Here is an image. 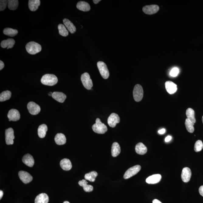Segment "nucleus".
<instances>
[{"label": "nucleus", "instance_id": "obj_1", "mask_svg": "<svg viewBox=\"0 0 203 203\" xmlns=\"http://www.w3.org/2000/svg\"><path fill=\"white\" fill-rule=\"evenodd\" d=\"M58 81L57 77L53 74H46L43 76L41 80V82L43 84L50 86L56 84Z\"/></svg>", "mask_w": 203, "mask_h": 203}, {"label": "nucleus", "instance_id": "obj_2", "mask_svg": "<svg viewBox=\"0 0 203 203\" xmlns=\"http://www.w3.org/2000/svg\"><path fill=\"white\" fill-rule=\"evenodd\" d=\"M26 49L28 53L31 55H35L41 51L42 46L37 43L31 42L27 44Z\"/></svg>", "mask_w": 203, "mask_h": 203}, {"label": "nucleus", "instance_id": "obj_3", "mask_svg": "<svg viewBox=\"0 0 203 203\" xmlns=\"http://www.w3.org/2000/svg\"><path fill=\"white\" fill-rule=\"evenodd\" d=\"M92 128L95 132L99 134H104L108 130L107 126L102 122L99 118L96 119V123L93 125Z\"/></svg>", "mask_w": 203, "mask_h": 203}, {"label": "nucleus", "instance_id": "obj_4", "mask_svg": "<svg viewBox=\"0 0 203 203\" xmlns=\"http://www.w3.org/2000/svg\"><path fill=\"white\" fill-rule=\"evenodd\" d=\"M133 94L135 101L139 102L142 100L143 96V90L140 85L137 84L135 86Z\"/></svg>", "mask_w": 203, "mask_h": 203}, {"label": "nucleus", "instance_id": "obj_5", "mask_svg": "<svg viewBox=\"0 0 203 203\" xmlns=\"http://www.w3.org/2000/svg\"><path fill=\"white\" fill-rule=\"evenodd\" d=\"M81 81L82 84L87 90L91 89L93 86L92 81L90 78L89 74L87 73H85L81 76Z\"/></svg>", "mask_w": 203, "mask_h": 203}, {"label": "nucleus", "instance_id": "obj_6", "mask_svg": "<svg viewBox=\"0 0 203 203\" xmlns=\"http://www.w3.org/2000/svg\"><path fill=\"white\" fill-rule=\"evenodd\" d=\"M97 66L98 69L102 77L104 79L108 78L109 73L107 65L102 61H99L97 63Z\"/></svg>", "mask_w": 203, "mask_h": 203}, {"label": "nucleus", "instance_id": "obj_7", "mask_svg": "<svg viewBox=\"0 0 203 203\" xmlns=\"http://www.w3.org/2000/svg\"><path fill=\"white\" fill-rule=\"evenodd\" d=\"M141 169V166L139 165L130 168L125 173L124 175V178L128 179L130 178L131 177L137 174L140 171Z\"/></svg>", "mask_w": 203, "mask_h": 203}, {"label": "nucleus", "instance_id": "obj_8", "mask_svg": "<svg viewBox=\"0 0 203 203\" xmlns=\"http://www.w3.org/2000/svg\"><path fill=\"white\" fill-rule=\"evenodd\" d=\"M120 122V117L116 113H112L108 119V123L111 127L115 128L117 124L119 123Z\"/></svg>", "mask_w": 203, "mask_h": 203}, {"label": "nucleus", "instance_id": "obj_9", "mask_svg": "<svg viewBox=\"0 0 203 203\" xmlns=\"http://www.w3.org/2000/svg\"><path fill=\"white\" fill-rule=\"evenodd\" d=\"M5 140L7 145H12L14 143L15 139L14 131L12 128H8L5 130Z\"/></svg>", "mask_w": 203, "mask_h": 203}, {"label": "nucleus", "instance_id": "obj_10", "mask_svg": "<svg viewBox=\"0 0 203 203\" xmlns=\"http://www.w3.org/2000/svg\"><path fill=\"white\" fill-rule=\"evenodd\" d=\"M27 108L29 113L32 115H36L40 112V107L33 102H30L28 103Z\"/></svg>", "mask_w": 203, "mask_h": 203}, {"label": "nucleus", "instance_id": "obj_11", "mask_svg": "<svg viewBox=\"0 0 203 203\" xmlns=\"http://www.w3.org/2000/svg\"><path fill=\"white\" fill-rule=\"evenodd\" d=\"M159 9L158 6L155 5L145 6L143 8V11L144 13L148 15H153L157 13Z\"/></svg>", "mask_w": 203, "mask_h": 203}, {"label": "nucleus", "instance_id": "obj_12", "mask_svg": "<svg viewBox=\"0 0 203 203\" xmlns=\"http://www.w3.org/2000/svg\"><path fill=\"white\" fill-rule=\"evenodd\" d=\"M19 176L20 180L25 184L29 183L33 180V177L31 174L25 171H19Z\"/></svg>", "mask_w": 203, "mask_h": 203}, {"label": "nucleus", "instance_id": "obj_13", "mask_svg": "<svg viewBox=\"0 0 203 203\" xmlns=\"http://www.w3.org/2000/svg\"><path fill=\"white\" fill-rule=\"evenodd\" d=\"M9 119L12 121H17L20 119V115L19 112L17 109H12L9 111L8 114Z\"/></svg>", "mask_w": 203, "mask_h": 203}, {"label": "nucleus", "instance_id": "obj_14", "mask_svg": "<svg viewBox=\"0 0 203 203\" xmlns=\"http://www.w3.org/2000/svg\"><path fill=\"white\" fill-rule=\"evenodd\" d=\"M181 178L182 181L184 182H188L190 181L191 176V170L188 167H184L182 170Z\"/></svg>", "mask_w": 203, "mask_h": 203}, {"label": "nucleus", "instance_id": "obj_15", "mask_svg": "<svg viewBox=\"0 0 203 203\" xmlns=\"http://www.w3.org/2000/svg\"><path fill=\"white\" fill-rule=\"evenodd\" d=\"M165 87L167 92L170 94H174L177 90V85L170 81L166 82Z\"/></svg>", "mask_w": 203, "mask_h": 203}, {"label": "nucleus", "instance_id": "obj_16", "mask_svg": "<svg viewBox=\"0 0 203 203\" xmlns=\"http://www.w3.org/2000/svg\"><path fill=\"white\" fill-rule=\"evenodd\" d=\"M161 179V176L160 174H155L147 177L146 179V182L149 184H155L159 182Z\"/></svg>", "mask_w": 203, "mask_h": 203}, {"label": "nucleus", "instance_id": "obj_17", "mask_svg": "<svg viewBox=\"0 0 203 203\" xmlns=\"http://www.w3.org/2000/svg\"><path fill=\"white\" fill-rule=\"evenodd\" d=\"M22 161L26 165L29 167H32L34 165V160L32 155L29 154H27L22 158Z\"/></svg>", "mask_w": 203, "mask_h": 203}, {"label": "nucleus", "instance_id": "obj_18", "mask_svg": "<svg viewBox=\"0 0 203 203\" xmlns=\"http://www.w3.org/2000/svg\"><path fill=\"white\" fill-rule=\"evenodd\" d=\"M60 165L62 169L64 170H70L72 168V164L70 160L67 158H64L61 160L60 163Z\"/></svg>", "mask_w": 203, "mask_h": 203}, {"label": "nucleus", "instance_id": "obj_19", "mask_svg": "<svg viewBox=\"0 0 203 203\" xmlns=\"http://www.w3.org/2000/svg\"><path fill=\"white\" fill-rule=\"evenodd\" d=\"M49 198L46 193H42L38 195L35 200V203H48Z\"/></svg>", "mask_w": 203, "mask_h": 203}, {"label": "nucleus", "instance_id": "obj_20", "mask_svg": "<svg viewBox=\"0 0 203 203\" xmlns=\"http://www.w3.org/2000/svg\"><path fill=\"white\" fill-rule=\"evenodd\" d=\"M52 97L58 102L63 103L66 99V96L64 93L60 92H54Z\"/></svg>", "mask_w": 203, "mask_h": 203}, {"label": "nucleus", "instance_id": "obj_21", "mask_svg": "<svg viewBox=\"0 0 203 203\" xmlns=\"http://www.w3.org/2000/svg\"><path fill=\"white\" fill-rule=\"evenodd\" d=\"M65 26L71 34H74L76 31V28L74 26V24L70 21L68 19H64L63 20Z\"/></svg>", "mask_w": 203, "mask_h": 203}, {"label": "nucleus", "instance_id": "obj_22", "mask_svg": "<svg viewBox=\"0 0 203 203\" xmlns=\"http://www.w3.org/2000/svg\"><path fill=\"white\" fill-rule=\"evenodd\" d=\"M77 7L79 10L86 12L90 11V6L88 3L84 1H80L77 3Z\"/></svg>", "mask_w": 203, "mask_h": 203}, {"label": "nucleus", "instance_id": "obj_23", "mask_svg": "<svg viewBox=\"0 0 203 203\" xmlns=\"http://www.w3.org/2000/svg\"><path fill=\"white\" fill-rule=\"evenodd\" d=\"M135 150L138 154L143 155L145 154L147 152L146 147L142 143H139L136 146Z\"/></svg>", "mask_w": 203, "mask_h": 203}, {"label": "nucleus", "instance_id": "obj_24", "mask_svg": "<svg viewBox=\"0 0 203 203\" xmlns=\"http://www.w3.org/2000/svg\"><path fill=\"white\" fill-rule=\"evenodd\" d=\"M15 43V41L13 39H9L7 40H3L1 42V46L2 48L9 49L13 47Z\"/></svg>", "mask_w": 203, "mask_h": 203}, {"label": "nucleus", "instance_id": "obj_25", "mask_svg": "<svg viewBox=\"0 0 203 203\" xmlns=\"http://www.w3.org/2000/svg\"><path fill=\"white\" fill-rule=\"evenodd\" d=\"M55 141L57 145H63L66 143V139L64 134L62 133H58L55 136Z\"/></svg>", "mask_w": 203, "mask_h": 203}, {"label": "nucleus", "instance_id": "obj_26", "mask_svg": "<svg viewBox=\"0 0 203 203\" xmlns=\"http://www.w3.org/2000/svg\"><path fill=\"white\" fill-rule=\"evenodd\" d=\"M40 5V0H29L28 2V6L30 10L32 12H35L39 8Z\"/></svg>", "mask_w": 203, "mask_h": 203}, {"label": "nucleus", "instance_id": "obj_27", "mask_svg": "<svg viewBox=\"0 0 203 203\" xmlns=\"http://www.w3.org/2000/svg\"><path fill=\"white\" fill-rule=\"evenodd\" d=\"M78 184L80 186L83 188L84 190L87 192H90L93 191V188L91 185H88V182L86 180H82L79 182Z\"/></svg>", "mask_w": 203, "mask_h": 203}, {"label": "nucleus", "instance_id": "obj_28", "mask_svg": "<svg viewBox=\"0 0 203 203\" xmlns=\"http://www.w3.org/2000/svg\"><path fill=\"white\" fill-rule=\"evenodd\" d=\"M121 149L118 143L115 142L112 144V157H116L119 154Z\"/></svg>", "mask_w": 203, "mask_h": 203}, {"label": "nucleus", "instance_id": "obj_29", "mask_svg": "<svg viewBox=\"0 0 203 203\" xmlns=\"http://www.w3.org/2000/svg\"><path fill=\"white\" fill-rule=\"evenodd\" d=\"M186 115L187 119L194 124L196 123V120L195 117V112L194 110L191 108H188L187 109Z\"/></svg>", "mask_w": 203, "mask_h": 203}, {"label": "nucleus", "instance_id": "obj_30", "mask_svg": "<svg viewBox=\"0 0 203 203\" xmlns=\"http://www.w3.org/2000/svg\"><path fill=\"white\" fill-rule=\"evenodd\" d=\"M47 131V127L45 124L41 125L38 129V134L39 137L43 138L45 137Z\"/></svg>", "mask_w": 203, "mask_h": 203}, {"label": "nucleus", "instance_id": "obj_31", "mask_svg": "<svg viewBox=\"0 0 203 203\" xmlns=\"http://www.w3.org/2000/svg\"><path fill=\"white\" fill-rule=\"evenodd\" d=\"M98 174L97 172L96 171H92L85 174L84 177L85 180L89 181L91 182H94L95 179L97 177Z\"/></svg>", "mask_w": 203, "mask_h": 203}, {"label": "nucleus", "instance_id": "obj_32", "mask_svg": "<svg viewBox=\"0 0 203 203\" xmlns=\"http://www.w3.org/2000/svg\"><path fill=\"white\" fill-rule=\"evenodd\" d=\"M12 96V93L9 90L2 92L0 95V101L4 102L9 99Z\"/></svg>", "mask_w": 203, "mask_h": 203}, {"label": "nucleus", "instance_id": "obj_33", "mask_svg": "<svg viewBox=\"0 0 203 203\" xmlns=\"http://www.w3.org/2000/svg\"><path fill=\"white\" fill-rule=\"evenodd\" d=\"M4 34L5 35L10 36H14L17 35L18 31L16 29H12L11 28H6L3 31Z\"/></svg>", "mask_w": 203, "mask_h": 203}, {"label": "nucleus", "instance_id": "obj_34", "mask_svg": "<svg viewBox=\"0 0 203 203\" xmlns=\"http://www.w3.org/2000/svg\"><path fill=\"white\" fill-rule=\"evenodd\" d=\"M7 2L8 7L10 10H15L18 7L19 1L17 0H9Z\"/></svg>", "mask_w": 203, "mask_h": 203}, {"label": "nucleus", "instance_id": "obj_35", "mask_svg": "<svg viewBox=\"0 0 203 203\" xmlns=\"http://www.w3.org/2000/svg\"><path fill=\"white\" fill-rule=\"evenodd\" d=\"M58 29L60 35L63 36H67L69 35V32L67 29L64 25L60 24L58 25Z\"/></svg>", "mask_w": 203, "mask_h": 203}, {"label": "nucleus", "instance_id": "obj_36", "mask_svg": "<svg viewBox=\"0 0 203 203\" xmlns=\"http://www.w3.org/2000/svg\"><path fill=\"white\" fill-rule=\"evenodd\" d=\"M194 124L192 123L188 119H186L185 121V126L189 132L192 133L194 132Z\"/></svg>", "mask_w": 203, "mask_h": 203}, {"label": "nucleus", "instance_id": "obj_37", "mask_svg": "<svg viewBox=\"0 0 203 203\" xmlns=\"http://www.w3.org/2000/svg\"><path fill=\"white\" fill-rule=\"evenodd\" d=\"M203 148V143L202 141L198 140L195 143L194 150L196 152H199L202 150Z\"/></svg>", "mask_w": 203, "mask_h": 203}, {"label": "nucleus", "instance_id": "obj_38", "mask_svg": "<svg viewBox=\"0 0 203 203\" xmlns=\"http://www.w3.org/2000/svg\"><path fill=\"white\" fill-rule=\"evenodd\" d=\"M179 72H180V71H179L178 68L177 67H174L171 70L170 72V75L171 77H175L178 75Z\"/></svg>", "mask_w": 203, "mask_h": 203}, {"label": "nucleus", "instance_id": "obj_39", "mask_svg": "<svg viewBox=\"0 0 203 203\" xmlns=\"http://www.w3.org/2000/svg\"><path fill=\"white\" fill-rule=\"evenodd\" d=\"M7 1L5 0H1L0 1V11L4 10L7 7Z\"/></svg>", "mask_w": 203, "mask_h": 203}, {"label": "nucleus", "instance_id": "obj_40", "mask_svg": "<svg viewBox=\"0 0 203 203\" xmlns=\"http://www.w3.org/2000/svg\"><path fill=\"white\" fill-rule=\"evenodd\" d=\"M199 191L200 194L203 197V185L200 187Z\"/></svg>", "mask_w": 203, "mask_h": 203}, {"label": "nucleus", "instance_id": "obj_41", "mask_svg": "<svg viewBox=\"0 0 203 203\" xmlns=\"http://www.w3.org/2000/svg\"><path fill=\"white\" fill-rule=\"evenodd\" d=\"M172 139V137L171 136H168L165 139V141L166 142H169V141H170Z\"/></svg>", "mask_w": 203, "mask_h": 203}, {"label": "nucleus", "instance_id": "obj_42", "mask_svg": "<svg viewBox=\"0 0 203 203\" xmlns=\"http://www.w3.org/2000/svg\"><path fill=\"white\" fill-rule=\"evenodd\" d=\"M166 129H162L158 131V132L160 134H163L166 132Z\"/></svg>", "mask_w": 203, "mask_h": 203}, {"label": "nucleus", "instance_id": "obj_43", "mask_svg": "<svg viewBox=\"0 0 203 203\" xmlns=\"http://www.w3.org/2000/svg\"><path fill=\"white\" fill-rule=\"evenodd\" d=\"M5 65L4 63L1 60L0 61V70H2L4 68Z\"/></svg>", "mask_w": 203, "mask_h": 203}, {"label": "nucleus", "instance_id": "obj_44", "mask_svg": "<svg viewBox=\"0 0 203 203\" xmlns=\"http://www.w3.org/2000/svg\"><path fill=\"white\" fill-rule=\"evenodd\" d=\"M152 203H162L158 199H154L153 201H152Z\"/></svg>", "mask_w": 203, "mask_h": 203}, {"label": "nucleus", "instance_id": "obj_45", "mask_svg": "<svg viewBox=\"0 0 203 203\" xmlns=\"http://www.w3.org/2000/svg\"><path fill=\"white\" fill-rule=\"evenodd\" d=\"M101 1V0H93V2L95 4H97Z\"/></svg>", "mask_w": 203, "mask_h": 203}, {"label": "nucleus", "instance_id": "obj_46", "mask_svg": "<svg viewBox=\"0 0 203 203\" xmlns=\"http://www.w3.org/2000/svg\"><path fill=\"white\" fill-rule=\"evenodd\" d=\"M3 194H4L3 191H2V190H1V191H0V199H1V198H2L3 196Z\"/></svg>", "mask_w": 203, "mask_h": 203}, {"label": "nucleus", "instance_id": "obj_47", "mask_svg": "<svg viewBox=\"0 0 203 203\" xmlns=\"http://www.w3.org/2000/svg\"><path fill=\"white\" fill-rule=\"evenodd\" d=\"M53 93L51 92H50L49 93V96H52V95H53Z\"/></svg>", "mask_w": 203, "mask_h": 203}, {"label": "nucleus", "instance_id": "obj_48", "mask_svg": "<svg viewBox=\"0 0 203 203\" xmlns=\"http://www.w3.org/2000/svg\"><path fill=\"white\" fill-rule=\"evenodd\" d=\"M63 203H70L68 202V201H64V202H63Z\"/></svg>", "mask_w": 203, "mask_h": 203}, {"label": "nucleus", "instance_id": "obj_49", "mask_svg": "<svg viewBox=\"0 0 203 203\" xmlns=\"http://www.w3.org/2000/svg\"><path fill=\"white\" fill-rule=\"evenodd\" d=\"M202 122H203V116H202Z\"/></svg>", "mask_w": 203, "mask_h": 203}, {"label": "nucleus", "instance_id": "obj_50", "mask_svg": "<svg viewBox=\"0 0 203 203\" xmlns=\"http://www.w3.org/2000/svg\"><path fill=\"white\" fill-rule=\"evenodd\" d=\"M9 121H11V120H10V119H9Z\"/></svg>", "mask_w": 203, "mask_h": 203}]
</instances>
